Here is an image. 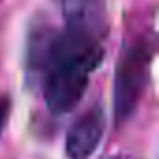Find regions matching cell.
Returning a JSON list of instances; mask_svg holds the SVG:
<instances>
[{
    "mask_svg": "<svg viewBox=\"0 0 159 159\" xmlns=\"http://www.w3.org/2000/svg\"><path fill=\"white\" fill-rule=\"evenodd\" d=\"M105 131V114L101 105L90 107L67 131L66 137V155L67 159H88L98 144L101 142Z\"/></svg>",
    "mask_w": 159,
    "mask_h": 159,
    "instance_id": "3",
    "label": "cell"
},
{
    "mask_svg": "<svg viewBox=\"0 0 159 159\" xmlns=\"http://www.w3.org/2000/svg\"><path fill=\"white\" fill-rule=\"evenodd\" d=\"M60 23L39 17L26 45V71L41 84L49 112H71L105 58V0H58Z\"/></svg>",
    "mask_w": 159,
    "mask_h": 159,
    "instance_id": "1",
    "label": "cell"
},
{
    "mask_svg": "<svg viewBox=\"0 0 159 159\" xmlns=\"http://www.w3.org/2000/svg\"><path fill=\"white\" fill-rule=\"evenodd\" d=\"M10 98L2 96L0 98V135H2L4 127H6V122H8V116H10Z\"/></svg>",
    "mask_w": 159,
    "mask_h": 159,
    "instance_id": "4",
    "label": "cell"
},
{
    "mask_svg": "<svg viewBox=\"0 0 159 159\" xmlns=\"http://www.w3.org/2000/svg\"><path fill=\"white\" fill-rule=\"evenodd\" d=\"M152 58V49L146 39L139 38L127 45L118 60L114 75V118L118 124H124L137 109L142 90L146 86V75Z\"/></svg>",
    "mask_w": 159,
    "mask_h": 159,
    "instance_id": "2",
    "label": "cell"
}]
</instances>
